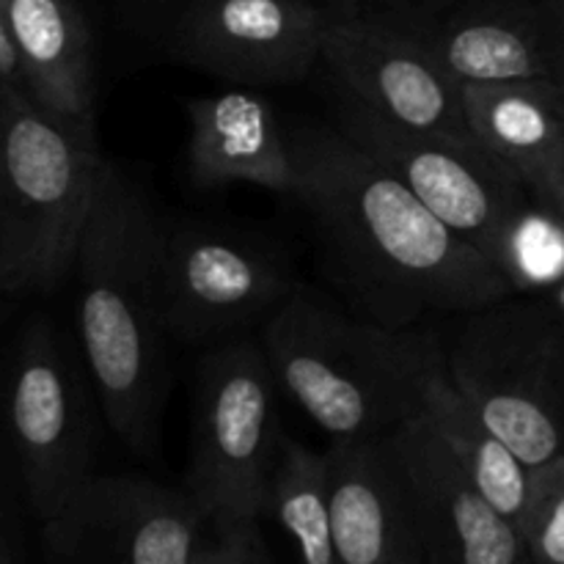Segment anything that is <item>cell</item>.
Returning <instances> with one entry per match:
<instances>
[{"mask_svg": "<svg viewBox=\"0 0 564 564\" xmlns=\"http://www.w3.org/2000/svg\"><path fill=\"white\" fill-rule=\"evenodd\" d=\"M295 198L352 301L389 328L430 314H468L512 297V286L477 246L463 240L419 196L341 130L290 135Z\"/></svg>", "mask_w": 564, "mask_h": 564, "instance_id": "cell-1", "label": "cell"}, {"mask_svg": "<svg viewBox=\"0 0 564 564\" xmlns=\"http://www.w3.org/2000/svg\"><path fill=\"white\" fill-rule=\"evenodd\" d=\"M163 215L132 176L105 160L99 196L77 251V328L88 380L116 438L158 455L165 400L160 308Z\"/></svg>", "mask_w": 564, "mask_h": 564, "instance_id": "cell-2", "label": "cell"}, {"mask_svg": "<svg viewBox=\"0 0 564 564\" xmlns=\"http://www.w3.org/2000/svg\"><path fill=\"white\" fill-rule=\"evenodd\" d=\"M0 110V290L50 292L75 270L105 158L94 130L50 116L25 88H3Z\"/></svg>", "mask_w": 564, "mask_h": 564, "instance_id": "cell-3", "label": "cell"}, {"mask_svg": "<svg viewBox=\"0 0 564 564\" xmlns=\"http://www.w3.org/2000/svg\"><path fill=\"white\" fill-rule=\"evenodd\" d=\"M262 345L279 389L330 444L386 435L416 416L411 328L347 319L295 286Z\"/></svg>", "mask_w": 564, "mask_h": 564, "instance_id": "cell-4", "label": "cell"}, {"mask_svg": "<svg viewBox=\"0 0 564 564\" xmlns=\"http://www.w3.org/2000/svg\"><path fill=\"white\" fill-rule=\"evenodd\" d=\"M446 347L452 380L490 430L527 463L564 455V314L507 297L463 314Z\"/></svg>", "mask_w": 564, "mask_h": 564, "instance_id": "cell-5", "label": "cell"}, {"mask_svg": "<svg viewBox=\"0 0 564 564\" xmlns=\"http://www.w3.org/2000/svg\"><path fill=\"white\" fill-rule=\"evenodd\" d=\"M279 391L264 345L251 339L220 341L198 364L185 490L213 529L259 523L270 512L284 444Z\"/></svg>", "mask_w": 564, "mask_h": 564, "instance_id": "cell-6", "label": "cell"}, {"mask_svg": "<svg viewBox=\"0 0 564 564\" xmlns=\"http://www.w3.org/2000/svg\"><path fill=\"white\" fill-rule=\"evenodd\" d=\"M295 292L290 264L268 242L191 218H163L160 308L182 345H220L268 319Z\"/></svg>", "mask_w": 564, "mask_h": 564, "instance_id": "cell-7", "label": "cell"}, {"mask_svg": "<svg viewBox=\"0 0 564 564\" xmlns=\"http://www.w3.org/2000/svg\"><path fill=\"white\" fill-rule=\"evenodd\" d=\"M91 391L53 323L31 317L14 341L6 419L17 477L39 523L94 477Z\"/></svg>", "mask_w": 564, "mask_h": 564, "instance_id": "cell-8", "label": "cell"}, {"mask_svg": "<svg viewBox=\"0 0 564 564\" xmlns=\"http://www.w3.org/2000/svg\"><path fill=\"white\" fill-rule=\"evenodd\" d=\"M339 130L449 229L477 246L488 262L501 231L534 196L485 149L402 127L347 94H341L339 102Z\"/></svg>", "mask_w": 564, "mask_h": 564, "instance_id": "cell-9", "label": "cell"}, {"mask_svg": "<svg viewBox=\"0 0 564 564\" xmlns=\"http://www.w3.org/2000/svg\"><path fill=\"white\" fill-rule=\"evenodd\" d=\"M336 11L314 0H185L165 47L240 88L292 86L323 64V39Z\"/></svg>", "mask_w": 564, "mask_h": 564, "instance_id": "cell-10", "label": "cell"}, {"mask_svg": "<svg viewBox=\"0 0 564 564\" xmlns=\"http://www.w3.org/2000/svg\"><path fill=\"white\" fill-rule=\"evenodd\" d=\"M207 518L187 490L91 477L42 523L47 564H196Z\"/></svg>", "mask_w": 564, "mask_h": 564, "instance_id": "cell-11", "label": "cell"}, {"mask_svg": "<svg viewBox=\"0 0 564 564\" xmlns=\"http://www.w3.org/2000/svg\"><path fill=\"white\" fill-rule=\"evenodd\" d=\"M323 66L341 94L411 130L479 147L468 121L466 86L422 44L378 14H339L323 39Z\"/></svg>", "mask_w": 564, "mask_h": 564, "instance_id": "cell-12", "label": "cell"}, {"mask_svg": "<svg viewBox=\"0 0 564 564\" xmlns=\"http://www.w3.org/2000/svg\"><path fill=\"white\" fill-rule=\"evenodd\" d=\"M457 83L554 80L543 0H367Z\"/></svg>", "mask_w": 564, "mask_h": 564, "instance_id": "cell-13", "label": "cell"}, {"mask_svg": "<svg viewBox=\"0 0 564 564\" xmlns=\"http://www.w3.org/2000/svg\"><path fill=\"white\" fill-rule=\"evenodd\" d=\"M416 501L427 564H534L521 529L501 516L424 416L389 433Z\"/></svg>", "mask_w": 564, "mask_h": 564, "instance_id": "cell-14", "label": "cell"}, {"mask_svg": "<svg viewBox=\"0 0 564 564\" xmlns=\"http://www.w3.org/2000/svg\"><path fill=\"white\" fill-rule=\"evenodd\" d=\"M325 482L341 564H427L416 501L389 433L330 444Z\"/></svg>", "mask_w": 564, "mask_h": 564, "instance_id": "cell-15", "label": "cell"}, {"mask_svg": "<svg viewBox=\"0 0 564 564\" xmlns=\"http://www.w3.org/2000/svg\"><path fill=\"white\" fill-rule=\"evenodd\" d=\"M191 119L187 169L198 187L231 182L295 196L297 169L292 143L275 119L273 105L253 88L193 97L185 105Z\"/></svg>", "mask_w": 564, "mask_h": 564, "instance_id": "cell-16", "label": "cell"}, {"mask_svg": "<svg viewBox=\"0 0 564 564\" xmlns=\"http://www.w3.org/2000/svg\"><path fill=\"white\" fill-rule=\"evenodd\" d=\"M411 386L416 413L430 422L446 449L466 466L490 505L518 529L532 499L534 471L485 424L452 380L446 347L433 334L411 328Z\"/></svg>", "mask_w": 564, "mask_h": 564, "instance_id": "cell-17", "label": "cell"}, {"mask_svg": "<svg viewBox=\"0 0 564 564\" xmlns=\"http://www.w3.org/2000/svg\"><path fill=\"white\" fill-rule=\"evenodd\" d=\"M39 108L66 124L94 130V39L77 0H0Z\"/></svg>", "mask_w": 564, "mask_h": 564, "instance_id": "cell-18", "label": "cell"}, {"mask_svg": "<svg viewBox=\"0 0 564 564\" xmlns=\"http://www.w3.org/2000/svg\"><path fill=\"white\" fill-rule=\"evenodd\" d=\"M479 147L532 191L564 169V86L521 80L466 86Z\"/></svg>", "mask_w": 564, "mask_h": 564, "instance_id": "cell-19", "label": "cell"}, {"mask_svg": "<svg viewBox=\"0 0 564 564\" xmlns=\"http://www.w3.org/2000/svg\"><path fill=\"white\" fill-rule=\"evenodd\" d=\"M297 545L301 564H341L330 521L325 452L284 438L270 490V512Z\"/></svg>", "mask_w": 564, "mask_h": 564, "instance_id": "cell-20", "label": "cell"}, {"mask_svg": "<svg viewBox=\"0 0 564 564\" xmlns=\"http://www.w3.org/2000/svg\"><path fill=\"white\" fill-rule=\"evenodd\" d=\"M490 262L516 295L564 284V224L532 196L501 231Z\"/></svg>", "mask_w": 564, "mask_h": 564, "instance_id": "cell-21", "label": "cell"}, {"mask_svg": "<svg viewBox=\"0 0 564 564\" xmlns=\"http://www.w3.org/2000/svg\"><path fill=\"white\" fill-rule=\"evenodd\" d=\"M521 534L534 564H564V455L534 468Z\"/></svg>", "mask_w": 564, "mask_h": 564, "instance_id": "cell-22", "label": "cell"}, {"mask_svg": "<svg viewBox=\"0 0 564 564\" xmlns=\"http://www.w3.org/2000/svg\"><path fill=\"white\" fill-rule=\"evenodd\" d=\"M196 564H273L270 562L264 540L259 534V523L246 527L213 529L207 527L202 545H198Z\"/></svg>", "mask_w": 564, "mask_h": 564, "instance_id": "cell-23", "label": "cell"}, {"mask_svg": "<svg viewBox=\"0 0 564 564\" xmlns=\"http://www.w3.org/2000/svg\"><path fill=\"white\" fill-rule=\"evenodd\" d=\"M0 564H28L25 540H22V523L17 516V505L11 490H6L3 505V529H0Z\"/></svg>", "mask_w": 564, "mask_h": 564, "instance_id": "cell-24", "label": "cell"}, {"mask_svg": "<svg viewBox=\"0 0 564 564\" xmlns=\"http://www.w3.org/2000/svg\"><path fill=\"white\" fill-rule=\"evenodd\" d=\"M543 25L549 39L554 80L564 86V0H543Z\"/></svg>", "mask_w": 564, "mask_h": 564, "instance_id": "cell-25", "label": "cell"}, {"mask_svg": "<svg viewBox=\"0 0 564 564\" xmlns=\"http://www.w3.org/2000/svg\"><path fill=\"white\" fill-rule=\"evenodd\" d=\"M532 193L564 224V169L551 174L549 180H543L540 185H534Z\"/></svg>", "mask_w": 564, "mask_h": 564, "instance_id": "cell-26", "label": "cell"}, {"mask_svg": "<svg viewBox=\"0 0 564 564\" xmlns=\"http://www.w3.org/2000/svg\"><path fill=\"white\" fill-rule=\"evenodd\" d=\"M314 3L325 6V9L336 11V14H352V11L361 9L367 0H314Z\"/></svg>", "mask_w": 564, "mask_h": 564, "instance_id": "cell-27", "label": "cell"}, {"mask_svg": "<svg viewBox=\"0 0 564 564\" xmlns=\"http://www.w3.org/2000/svg\"><path fill=\"white\" fill-rule=\"evenodd\" d=\"M154 3H169V0H154Z\"/></svg>", "mask_w": 564, "mask_h": 564, "instance_id": "cell-28", "label": "cell"}]
</instances>
